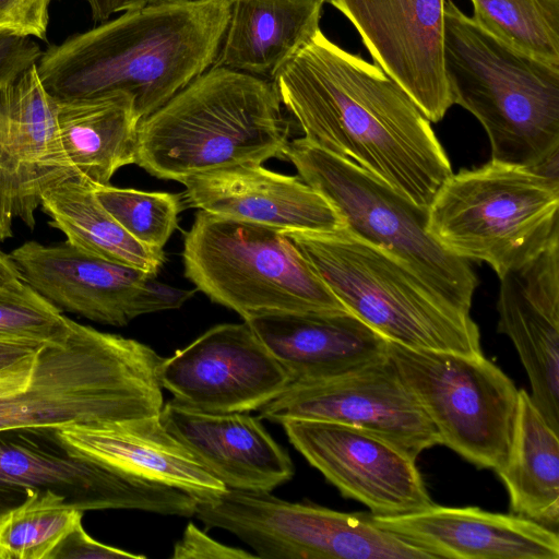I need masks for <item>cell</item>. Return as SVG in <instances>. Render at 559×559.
<instances>
[{
  "label": "cell",
  "instance_id": "1",
  "mask_svg": "<svg viewBox=\"0 0 559 559\" xmlns=\"http://www.w3.org/2000/svg\"><path fill=\"white\" fill-rule=\"evenodd\" d=\"M305 138L356 163L427 211L452 175L431 122L377 64L321 29L273 79Z\"/></svg>",
  "mask_w": 559,
  "mask_h": 559
},
{
  "label": "cell",
  "instance_id": "2",
  "mask_svg": "<svg viewBox=\"0 0 559 559\" xmlns=\"http://www.w3.org/2000/svg\"><path fill=\"white\" fill-rule=\"evenodd\" d=\"M230 0H156L67 37L36 62L57 99L121 92L140 121L213 67Z\"/></svg>",
  "mask_w": 559,
  "mask_h": 559
},
{
  "label": "cell",
  "instance_id": "3",
  "mask_svg": "<svg viewBox=\"0 0 559 559\" xmlns=\"http://www.w3.org/2000/svg\"><path fill=\"white\" fill-rule=\"evenodd\" d=\"M162 359L136 340L71 320L63 341L0 369V430L158 416Z\"/></svg>",
  "mask_w": 559,
  "mask_h": 559
},
{
  "label": "cell",
  "instance_id": "4",
  "mask_svg": "<svg viewBox=\"0 0 559 559\" xmlns=\"http://www.w3.org/2000/svg\"><path fill=\"white\" fill-rule=\"evenodd\" d=\"M288 134L273 81L211 67L139 122L134 164L181 183L226 167L286 159Z\"/></svg>",
  "mask_w": 559,
  "mask_h": 559
},
{
  "label": "cell",
  "instance_id": "5",
  "mask_svg": "<svg viewBox=\"0 0 559 559\" xmlns=\"http://www.w3.org/2000/svg\"><path fill=\"white\" fill-rule=\"evenodd\" d=\"M444 71L453 104L484 127L492 160L559 163V67L503 44L445 0Z\"/></svg>",
  "mask_w": 559,
  "mask_h": 559
},
{
  "label": "cell",
  "instance_id": "6",
  "mask_svg": "<svg viewBox=\"0 0 559 559\" xmlns=\"http://www.w3.org/2000/svg\"><path fill=\"white\" fill-rule=\"evenodd\" d=\"M284 234L345 308L386 341L412 349L483 355L471 312L392 254L345 227Z\"/></svg>",
  "mask_w": 559,
  "mask_h": 559
},
{
  "label": "cell",
  "instance_id": "7",
  "mask_svg": "<svg viewBox=\"0 0 559 559\" xmlns=\"http://www.w3.org/2000/svg\"><path fill=\"white\" fill-rule=\"evenodd\" d=\"M427 230L500 277L559 236V177L492 159L452 173L427 209Z\"/></svg>",
  "mask_w": 559,
  "mask_h": 559
},
{
  "label": "cell",
  "instance_id": "8",
  "mask_svg": "<svg viewBox=\"0 0 559 559\" xmlns=\"http://www.w3.org/2000/svg\"><path fill=\"white\" fill-rule=\"evenodd\" d=\"M181 255L194 289L243 321L265 313L347 310L293 240L275 228L198 210Z\"/></svg>",
  "mask_w": 559,
  "mask_h": 559
},
{
  "label": "cell",
  "instance_id": "9",
  "mask_svg": "<svg viewBox=\"0 0 559 559\" xmlns=\"http://www.w3.org/2000/svg\"><path fill=\"white\" fill-rule=\"evenodd\" d=\"M285 155L350 234L401 260L448 300L471 312L478 280L469 261L450 253L428 233L427 211L356 163L305 136L289 141Z\"/></svg>",
  "mask_w": 559,
  "mask_h": 559
},
{
  "label": "cell",
  "instance_id": "10",
  "mask_svg": "<svg viewBox=\"0 0 559 559\" xmlns=\"http://www.w3.org/2000/svg\"><path fill=\"white\" fill-rule=\"evenodd\" d=\"M386 355L437 429L441 444L479 468L507 460L519 389L484 355L412 349L386 341Z\"/></svg>",
  "mask_w": 559,
  "mask_h": 559
},
{
  "label": "cell",
  "instance_id": "11",
  "mask_svg": "<svg viewBox=\"0 0 559 559\" xmlns=\"http://www.w3.org/2000/svg\"><path fill=\"white\" fill-rule=\"evenodd\" d=\"M193 515L236 535L263 559H433L370 514L289 502L270 491L226 489L197 499Z\"/></svg>",
  "mask_w": 559,
  "mask_h": 559
},
{
  "label": "cell",
  "instance_id": "12",
  "mask_svg": "<svg viewBox=\"0 0 559 559\" xmlns=\"http://www.w3.org/2000/svg\"><path fill=\"white\" fill-rule=\"evenodd\" d=\"M46 490L83 512L133 509L192 516L197 501L181 489L75 454L56 428L0 430V514Z\"/></svg>",
  "mask_w": 559,
  "mask_h": 559
},
{
  "label": "cell",
  "instance_id": "13",
  "mask_svg": "<svg viewBox=\"0 0 559 559\" xmlns=\"http://www.w3.org/2000/svg\"><path fill=\"white\" fill-rule=\"evenodd\" d=\"M258 411L261 418L280 424L308 419L359 428L414 460L441 444L437 429L388 355L332 377L290 383Z\"/></svg>",
  "mask_w": 559,
  "mask_h": 559
},
{
  "label": "cell",
  "instance_id": "14",
  "mask_svg": "<svg viewBox=\"0 0 559 559\" xmlns=\"http://www.w3.org/2000/svg\"><path fill=\"white\" fill-rule=\"evenodd\" d=\"M22 280L61 311L114 326L180 308L195 289L176 288L154 273L86 253L67 240H32L9 253Z\"/></svg>",
  "mask_w": 559,
  "mask_h": 559
},
{
  "label": "cell",
  "instance_id": "15",
  "mask_svg": "<svg viewBox=\"0 0 559 559\" xmlns=\"http://www.w3.org/2000/svg\"><path fill=\"white\" fill-rule=\"evenodd\" d=\"M162 388L207 413H247L283 393L292 379L250 325L217 324L158 368Z\"/></svg>",
  "mask_w": 559,
  "mask_h": 559
},
{
  "label": "cell",
  "instance_id": "16",
  "mask_svg": "<svg viewBox=\"0 0 559 559\" xmlns=\"http://www.w3.org/2000/svg\"><path fill=\"white\" fill-rule=\"evenodd\" d=\"M57 116L36 63L0 91V242L13 236L15 219L34 229L44 192L76 176Z\"/></svg>",
  "mask_w": 559,
  "mask_h": 559
},
{
  "label": "cell",
  "instance_id": "17",
  "mask_svg": "<svg viewBox=\"0 0 559 559\" xmlns=\"http://www.w3.org/2000/svg\"><path fill=\"white\" fill-rule=\"evenodd\" d=\"M290 443L340 492L374 515H401L433 502L416 460L366 430L323 421L282 423Z\"/></svg>",
  "mask_w": 559,
  "mask_h": 559
},
{
  "label": "cell",
  "instance_id": "18",
  "mask_svg": "<svg viewBox=\"0 0 559 559\" xmlns=\"http://www.w3.org/2000/svg\"><path fill=\"white\" fill-rule=\"evenodd\" d=\"M445 0H325L359 33L377 66L430 122L453 105L444 71Z\"/></svg>",
  "mask_w": 559,
  "mask_h": 559
},
{
  "label": "cell",
  "instance_id": "19",
  "mask_svg": "<svg viewBox=\"0 0 559 559\" xmlns=\"http://www.w3.org/2000/svg\"><path fill=\"white\" fill-rule=\"evenodd\" d=\"M499 280L498 332L513 343L533 403L559 432V236Z\"/></svg>",
  "mask_w": 559,
  "mask_h": 559
},
{
  "label": "cell",
  "instance_id": "20",
  "mask_svg": "<svg viewBox=\"0 0 559 559\" xmlns=\"http://www.w3.org/2000/svg\"><path fill=\"white\" fill-rule=\"evenodd\" d=\"M185 203L218 216L283 233H330L344 222L326 199L298 175L241 164L192 176L181 182Z\"/></svg>",
  "mask_w": 559,
  "mask_h": 559
},
{
  "label": "cell",
  "instance_id": "21",
  "mask_svg": "<svg viewBox=\"0 0 559 559\" xmlns=\"http://www.w3.org/2000/svg\"><path fill=\"white\" fill-rule=\"evenodd\" d=\"M372 521L433 558L558 559V533L533 520L485 511L477 507L431 506L401 515H374Z\"/></svg>",
  "mask_w": 559,
  "mask_h": 559
},
{
  "label": "cell",
  "instance_id": "22",
  "mask_svg": "<svg viewBox=\"0 0 559 559\" xmlns=\"http://www.w3.org/2000/svg\"><path fill=\"white\" fill-rule=\"evenodd\" d=\"M159 419L227 489L271 491L294 475L287 452L246 413L201 412L173 399Z\"/></svg>",
  "mask_w": 559,
  "mask_h": 559
},
{
  "label": "cell",
  "instance_id": "23",
  "mask_svg": "<svg viewBox=\"0 0 559 559\" xmlns=\"http://www.w3.org/2000/svg\"><path fill=\"white\" fill-rule=\"evenodd\" d=\"M246 322L292 383L332 377L386 356V340L347 310L265 313Z\"/></svg>",
  "mask_w": 559,
  "mask_h": 559
},
{
  "label": "cell",
  "instance_id": "24",
  "mask_svg": "<svg viewBox=\"0 0 559 559\" xmlns=\"http://www.w3.org/2000/svg\"><path fill=\"white\" fill-rule=\"evenodd\" d=\"M63 444L78 455L181 489L195 499L227 488L163 426L159 415L119 423L56 429Z\"/></svg>",
  "mask_w": 559,
  "mask_h": 559
},
{
  "label": "cell",
  "instance_id": "25",
  "mask_svg": "<svg viewBox=\"0 0 559 559\" xmlns=\"http://www.w3.org/2000/svg\"><path fill=\"white\" fill-rule=\"evenodd\" d=\"M325 0H230L228 23L213 67L265 80L320 31Z\"/></svg>",
  "mask_w": 559,
  "mask_h": 559
},
{
  "label": "cell",
  "instance_id": "26",
  "mask_svg": "<svg viewBox=\"0 0 559 559\" xmlns=\"http://www.w3.org/2000/svg\"><path fill=\"white\" fill-rule=\"evenodd\" d=\"M57 119L76 176L94 186L109 185L120 168L134 164L140 119L128 94L58 99Z\"/></svg>",
  "mask_w": 559,
  "mask_h": 559
},
{
  "label": "cell",
  "instance_id": "27",
  "mask_svg": "<svg viewBox=\"0 0 559 559\" xmlns=\"http://www.w3.org/2000/svg\"><path fill=\"white\" fill-rule=\"evenodd\" d=\"M507 488L510 512L557 532L559 523V432L530 393L519 390L509 453L496 471Z\"/></svg>",
  "mask_w": 559,
  "mask_h": 559
},
{
  "label": "cell",
  "instance_id": "28",
  "mask_svg": "<svg viewBox=\"0 0 559 559\" xmlns=\"http://www.w3.org/2000/svg\"><path fill=\"white\" fill-rule=\"evenodd\" d=\"M40 207L50 225L86 253L154 274L166 261L164 250H154L133 238L100 204L93 185L82 177L68 178L46 190Z\"/></svg>",
  "mask_w": 559,
  "mask_h": 559
},
{
  "label": "cell",
  "instance_id": "29",
  "mask_svg": "<svg viewBox=\"0 0 559 559\" xmlns=\"http://www.w3.org/2000/svg\"><path fill=\"white\" fill-rule=\"evenodd\" d=\"M471 17L503 44L559 67V0H469Z\"/></svg>",
  "mask_w": 559,
  "mask_h": 559
},
{
  "label": "cell",
  "instance_id": "30",
  "mask_svg": "<svg viewBox=\"0 0 559 559\" xmlns=\"http://www.w3.org/2000/svg\"><path fill=\"white\" fill-rule=\"evenodd\" d=\"M82 516V510L50 490L31 495L0 514V559H48Z\"/></svg>",
  "mask_w": 559,
  "mask_h": 559
},
{
  "label": "cell",
  "instance_id": "31",
  "mask_svg": "<svg viewBox=\"0 0 559 559\" xmlns=\"http://www.w3.org/2000/svg\"><path fill=\"white\" fill-rule=\"evenodd\" d=\"M93 188L100 204L133 238L154 250H164L178 226L182 210L179 194L110 183Z\"/></svg>",
  "mask_w": 559,
  "mask_h": 559
},
{
  "label": "cell",
  "instance_id": "32",
  "mask_svg": "<svg viewBox=\"0 0 559 559\" xmlns=\"http://www.w3.org/2000/svg\"><path fill=\"white\" fill-rule=\"evenodd\" d=\"M71 319L23 280L0 287V340L63 341Z\"/></svg>",
  "mask_w": 559,
  "mask_h": 559
},
{
  "label": "cell",
  "instance_id": "33",
  "mask_svg": "<svg viewBox=\"0 0 559 559\" xmlns=\"http://www.w3.org/2000/svg\"><path fill=\"white\" fill-rule=\"evenodd\" d=\"M53 0H0V34L47 40Z\"/></svg>",
  "mask_w": 559,
  "mask_h": 559
},
{
  "label": "cell",
  "instance_id": "34",
  "mask_svg": "<svg viewBox=\"0 0 559 559\" xmlns=\"http://www.w3.org/2000/svg\"><path fill=\"white\" fill-rule=\"evenodd\" d=\"M173 559H253L255 554L222 544L189 523L175 544Z\"/></svg>",
  "mask_w": 559,
  "mask_h": 559
},
{
  "label": "cell",
  "instance_id": "35",
  "mask_svg": "<svg viewBox=\"0 0 559 559\" xmlns=\"http://www.w3.org/2000/svg\"><path fill=\"white\" fill-rule=\"evenodd\" d=\"M144 559L145 556L111 547L91 537L82 522L56 546L48 559Z\"/></svg>",
  "mask_w": 559,
  "mask_h": 559
},
{
  "label": "cell",
  "instance_id": "36",
  "mask_svg": "<svg viewBox=\"0 0 559 559\" xmlns=\"http://www.w3.org/2000/svg\"><path fill=\"white\" fill-rule=\"evenodd\" d=\"M41 53L32 37L0 34V91L36 63Z\"/></svg>",
  "mask_w": 559,
  "mask_h": 559
},
{
  "label": "cell",
  "instance_id": "37",
  "mask_svg": "<svg viewBox=\"0 0 559 559\" xmlns=\"http://www.w3.org/2000/svg\"><path fill=\"white\" fill-rule=\"evenodd\" d=\"M43 344L24 340H0V369L35 353Z\"/></svg>",
  "mask_w": 559,
  "mask_h": 559
},
{
  "label": "cell",
  "instance_id": "38",
  "mask_svg": "<svg viewBox=\"0 0 559 559\" xmlns=\"http://www.w3.org/2000/svg\"><path fill=\"white\" fill-rule=\"evenodd\" d=\"M22 281L21 273L10 254L0 249V287Z\"/></svg>",
  "mask_w": 559,
  "mask_h": 559
},
{
  "label": "cell",
  "instance_id": "39",
  "mask_svg": "<svg viewBox=\"0 0 559 559\" xmlns=\"http://www.w3.org/2000/svg\"><path fill=\"white\" fill-rule=\"evenodd\" d=\"M91 10L94 22H104L111 16L110 0H83Z\"/></svg>",
  "mask_w": 559,
  "mask_h": 559
},
{
  "label": "cell",
  "instance_id": "40",
  "mask_svg": "<svg viewBox=\"0 0 559 559\" xmlns=\"http://www.w3.org/2000/svg\"><path fill=\"white\" fill-rule=\"evenodd\" d=\"M154 1L156 0H110L111 13L136 9Z\"/></svg>",
  "mask_w": 559,
  "mask_h": 559
}]
</instances>
